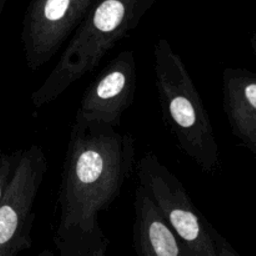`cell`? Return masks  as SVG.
Here are the masks:
<instances>
[{
	"label": "cell",
	"instance_id": "30bf717a",
	"mask_svg": "<svg viewBox=\"0 0 256 256\" xmlns=\"http://www.w3.org/2000/svg\"><path fill=\"white\" fill-rule=\"evenodd\" d=\"M60 256H106L108 240L102 232L88 238L55 239Z\"/></svg>",
	"mask_w": 256,
	"mask_h": 256
},
{
	"label": "cell",
	"instance_id": "ba28073f",
	"mask_svg": "<svg viewBox=\"0 0 256 256\" xmlns=\"http://www.w3.org/2000/svg\"><path fill=\"white\" fill-rule=\"evenodd\" d=\"M222 98L232 134L256 158V72L226 68L222 72Z\"/></svg>",
	"mask_w": 256,
	"mask_h": 256
},
{
	"label": "cell",
	"instance_id": "7c38bea8",
	"mask_svg": "<svg viewBox=\"0 0 256 256\" xmlns=\"http://www.w3.org/2000/svg\"><path fill=\"white\" fill-rule=\"evenodd\" d=\"M214 238L215 244H216L218 256H242L230 245V242L224 236H222L216 230H214Z\"/></svg>",
	"mask_w": 256,
	"mask_h": 256
},
{
	"label": "cell",
	"instance_id": "9c48e42d",
	"mask_svg": "<svg viewBox=\"0 0 256 256\" xmlns=\"http://www.w3.org/2000/svg\"><path fill=\"white\" fill-rule=\"evenodd\" d=\"M134 246L136 256H189L142 186L135 194Z\"/></svg>",
	"mask_w": 256,
	"mask_h": 256
},
{
	"label": "cell",
	"instance_id": "52a82bcc",
	"mask_svg": "<svg viewBox=\"0 0 256 256\" xmlns=\"http://www.w3.org/2000/svg\"><path fill=\"white\" fill-rule=\"evenodd\" d=\"M136 86L135 55L132 50H124L85 90L74 124L118 129L122 115L134 102Z\"/></svg>",
	"mask_w": 256,
	"mask_h": 256
},
{
	"label": "cell",
	"instance_id": "7a4b0ae2",
	"mask_svg": "<svg viewBox=\"0 0 256 256\" xmlns=\"http://www.w3.org/2000/svg\"><path fill=\"white\" fill-rule=\"evenodd\" d=\"M155 0H98L75 30L46 79L32 95L35 110L59 99L92 72L108 52L139 25Z\"/></svg>",
	"mask_w": 256,
	"mask_h": 256
},
{
	"label": "cell",
	"instance_id": "3957f363",
	"mask_svg": "<svg viewBox=\"0 0 256 256\" xmlns=\"http://www.w3.org/2000/svg\"><path fill=\"white\" fill-rule=\"evenodd\" d=\"M154 72L164 122L182 152L202 172H216L220 149L209 112L186 65L166 39L155 45Z\"/></svg>",
	"mask_w": 256,
	"mask_h": 256
},
{
	"label": "cell",
	"instance_id": "277c9868",
	"mask_svg": "<svg viewBox=\"0 0 256 256\" xmlns=\"http://www.w3.org/2000/svg\"><path fill=\"white\" fill-rule=\"evenodd\" d=\"M140 185L189 256H218L214 228L200 214L179 178L148 152L138 164Z\"/></svg>",
	"mask_w": 256,
	"mask_h": 256
},
{
	"label": "cell",
	"instance_id": "4fadbf2b",
	"mask_svg": "<svg viewBox=\"0 0 256 256\" xmlns=\"http://www.w3.org/2000/svg\"><path fill=\"white\" fill-rule=\"evenodd\" d=\"M250 45H252V50L256 56V32L252 35V39H250Z\"/></svg>",
	"mask_w": 256,
	"mask_h": 256
},
{
	"label": "cell",
	"instance_id": "9a60e30c",
	"mask_svg": "<svg viewBox=\"0 0 256 256\" xmlns=\"http://www.w3.org/2000/svg\"><path fill=\"white\" fill-rule=\"evenodd\" d=\"M39 256H55V255L52 254V252H49V250H44V252H42Z\"/></svg>",
	"mask_w": 256,
	"mask_h": 256
},
{
	"label": "cell",
	"instance_id": "6da1fadb",
	"mask_svg": "<svg viewBox=\"0 0 256 256\" xmlns=\"http://www.w3.org/2000/svg\"><path fill=\"white\" fill-rule=\"evenodd\" d=\"M135 164V140L114 128L74 124L62 166L56 239L88 238L118 199Z\"/></svg>",
	"mask_w": 256,
	"mask_h": 256
},
{
	"label": "cell",
	"instance_id": "5bb4252c",
	"mask_svg": "<svg viewBox=\"0 0 256 256\" xmlns=\"http://www.w3.org/2000/svg\"><path fill=\"white\" fill-rule=\"evenodd\" d=\"M8 2H9V0H0V18H2V12H4V8H5V5H6Z\"/></svg>",
	"mask_w": 256,
	"mask_h": 256
},
{
	"label": "cell",
	"instance_id": "8fae6325",
	"mask_svg": "<svg viewBox=\"0 0 256 256\" xmlns=\"http://www.w3.org/2000/svg\"><path fill=\"white\" fill-rule=\"evenodd\" d=\"M15 160H16V152L12 155H5L0 152V202H2L4 192L9 184L10 178H12Z\"/></svg>",
	"mask_w": 256,
	"mask_h": 256
},
{
	"label": "cell",
	"instance_id": "5b68a950",
	"mask_svg": "<svg viewBox=\"0 0 256 256\" xmlns=\"http://www.w3.org/2000/svg\"><path fill=\"white\" fill-rule=\"evenodd\" d=\"M48 172L38 145L16 152L14 170L0 202V256H18L32 245L34 205Z\"/></svg>",
	"mask_w": 256,
	"mask_h": 256
},
{
	"label": "cell",
	"instance_id": "8992f818",
	"mask_svg": "<svg viewBox=\"0 0 256 256\" xmlns=\"http://www.w3.org/2000/svg\"><path fill=\"white\" fill-rule=\"evenodd\" d=\"M95 0H32L22 22L25 62L32 72L42 69L78 29Z\"/></svg>",
	"mask_w": 256,
	"mask_h": 256
}]
</instances>
